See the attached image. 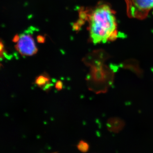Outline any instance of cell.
<instances>
[{"label":"cell","mask_w":153,"mask_h":153,"mask_svg":"<svg viewBox=\"0 0 153 153\" xmlns=\"http://www.w3.org/2000/svg\"><path fill=\"white\" fill-rule=\"evenodd\" d=\"M89 33L94 44L115 40L118 35L115 12L107 4H100L89 15Z\"/></svg>","instance_id":"1"},{"label":"cell","mask_w":153,"mask_h":153,"mask_svg":"<svg viewBox=\"0 0 153 153\" xmlns=\"http://www.w3.org/2000/svg\"><path fill=\"white\" fill-rule=\"evenodd\" d=\"M89 72L85 77L88 89L96 94L105 93L114 82V71L103 63H89Z\"/></svg>","instance_id":"2"},{"label":"cell","mask_w":153,"mask_h":153,"mask_svg":"<svg viewBox=\"0 0 153 153\" xmlns=\"http://www.w3.org/2000/svg\"><path fill=\"white\" fill-rule=\"evenodd\" d=\"M126 11L130 18L143 20L150 12L153 13V0H125Z\"/></svg>","instance_id":"3"},{"label":"cell","mask_w":153,"mask_h":153,"mask_svg":"<svg viewBox=\"0 0 153 153\" xmlns=\"http://www.w3.org/2000/svg\"><path fill=\"white\" fill-rule=\"evenodd\" d=\"M14 41L16 43L17 50L21 55L30 56L35 54L38 51L34 38L30 34H20L14 38Z\"/></svg>","instance_id":"4"},{"label":"cell","mask_w":153,"mask_h":153,"mask_svg":"<svg viewBox=\"0 0 153 153\" xmlns=\"http://www.w3.org/2000/svg\"><path fill=\"white\" fill-rule=\"evenodd\" d=\"M35 83L38 87L47 92L50 90L52 86L50 77L46 72L42 73L37 76L35 80Z\"/></svg>","instance_id":"5"},{"label":"cell","mask_w":153,"mask_h":153,"mask_svg":"<svg viewBox=\"0 0 153 153\" xmlns=\"http://www.w3.org/2000/svg\"><path fill=\"white\" fill-rule=\"evenodd\" d=\"M106 126L109 132L114 133H119L124 128L125 122L123 119L119 117H112L108 119Z\"/></svg>","instance_id":"6"},{"label":"cell","mask_w":153,"mask_h":153,"mask_svg":"<svg viewBox=\"0 0 153 153\" xmlns=\"http://www.w3.org/2000/svg\"><path fill=\"white\" fill-rule=\"evenodd\" d=\"M123 68L133 72L139 78H141L143 76V71L139 68V65L136 62L133 61L127 62L123 63Z\"/></svg>","instance_id":"7"},{"label":"cell","mask_w":153,"mask_h":153,"mask_svg":"<svg viewBox=\"0 0 153 153\" xmlns=\"http://www.w3.org/2000/svg\"><path fill=\"white\" fill-rule=\"evenodd\" d=\"M76 147L79 151L83 153L88 152L89 149V144L87 142L83 140L79 141L78 144L77 145Z\"/></svg>","instance_id":"8"},{"label":"cell","mask_w":153,"mask_h":153,"mask_svg":"<svg viewBox=\"0 0 153 153\" xmlns=\"http://www.w3.org/2000/svg\"><path fill=\"white\" fill-rule=\"evenodd\" d=\"M54 87L57 90H61L63 88V83L62 81L60 80H58L55 83Z\"/></svg>","instance_id":"9"}]
</instances>
